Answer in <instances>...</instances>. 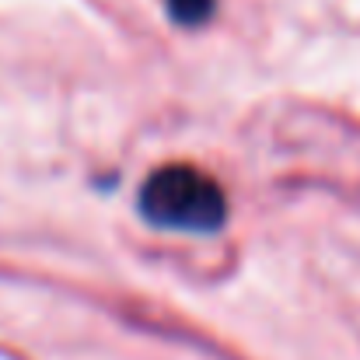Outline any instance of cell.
Segmentation results:
<instances>
[{"label":"cell","instance_id":"1","mask_svg":"<svg viewBox=\"0 0 360 360\" xmlns=\"http://www.w3.org/2000/svg\"><path fill=\"white\" fill-rule=\"evenodd\" d=\"M140 210L150 224L172 231H214L228 217V200L196 165H165L143 182Z\"/></svg>","mask_w":360,"mask_h":360},{"label":"cell","instance_id":"2","mask_svg":"<svg viewBox=\"0 0 360 360\" xmlns=\"http://www.w3.org/2000/svg\"><path fill=\"white\" fill-rule=\"evenodd\" d=\"M168 4H172V18L179 25H200L210 18L217 0H168Z\"/></svg>","mask_w":360,"mask_h":360}]
</instances>
